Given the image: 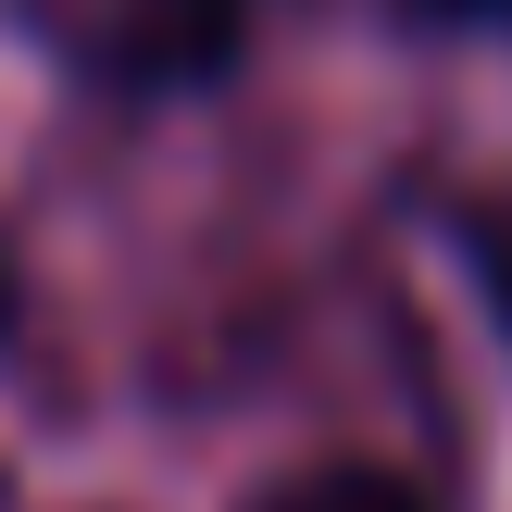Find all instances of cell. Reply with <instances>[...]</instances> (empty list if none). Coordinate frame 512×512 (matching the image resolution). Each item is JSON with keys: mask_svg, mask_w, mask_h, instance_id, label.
Segmentation results:
<instances>
[{"mask_svg": "<svg viewBox=\"0 0 512 512\" xmlns=\"http://www.w3.org/2000/svg\"><path fill=\"white\" fill-rule=\"evenodd\" d=\"M250 0H125V63L138 75H213L238 50Z\"/></svg>", "mask_w": 512, "mask_h": 512, "instance_id": "6da1fadb", "label": "cell"}, {"mask_svg": "<svg viewBox=\"0 0 512 512\" xmlns=\"http://www.w3.org/2000/svg\"><path fill=\"white\" fill-rule=\"evenodd\" d=\"M263 512H425L400 475H363V463H338V475H300V488H275Z\"/></svg>", "mask_w": 512, "mask_h": 512, "instance_id": "7a4b0ae2", "label": "cell"}, {"mask_svg": "<svg viewBox=\"0 0 512 512\" xmlns=\"http://www.w3.org/2000/svg\"><path fill=\"white\" fill-rule=\"evenodd\" d=\"M475 275H488V300L512 325V213H475Z\"/></svg>", "mask_w": 512, "mask_h": 512, "instance_id": "3957f363", "label": "cell"}, {"mask_svg": "<svg viewBox=\"0 0 512 512\" xmlns=\"http://www.w3.org/2000/svg\"><path fill=\"white\" fill-rule=\"evenodd\" d=\"M425 13H512V0H425Z\"/></svg>", "mask_w": 512, "mask_h": 512, "instance_id": "277c9868", "label": "cell"}]
</instances>
